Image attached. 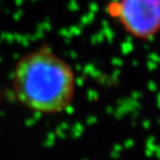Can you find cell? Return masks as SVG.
Segmentation results:
<instances>
[{
	"label": "cell",
	"mask_w": 160,
	"mask_h": 160,
	"mask_svg": "<svg viewBox=\"0 0 160 160\" xmlns=\"http://www.w3.org/2000/svg\"><path fill=\"white\" fill-rule=\"evenodd\" d=\"M12 91L22 105L42 114L67 110L74 101L76 76L71 65L48 47L25 54L12 74Z\"/></svg>",
	"instance_id": "1"
},
{
	"label": "cell",
	"mask_w": 160,
	"mask_h": 160,
	"mask_svg": "<svg viewBox=\"0 0 160 160\" xmlns=\"http://www.w3.org/2000/svg\"><path fill=\"white\" fill-rule=\"evenodd\" d=\"M105 12L135 40L151 41L160 32V0H110Z\"/></svg>",
	"instance_id": "2"
}]
</instances>
